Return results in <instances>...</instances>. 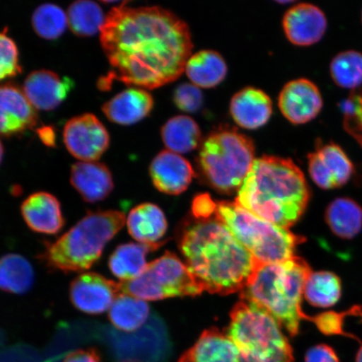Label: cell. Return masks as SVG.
Wrapping results in <instances>:
<instances>
[{"label": "cell", "mask_w": 362, "mask_h": 362, "mask_svg": "<svg viewBox=\"0 0 362 362\" xmlns=\"http://www.w3.org/2000/svg\"><path fill=\"white\" fill-rule=\"evenodd\" d=\"M230 112L236 124L246 129H257L268 123L273 104L262 90L246 88L234 95Z\"/></svg>", "instance_id": "cell-20"}, {"label": "cell", "mask_w": 362, "mask_h": 362, "mask_svg": "<svg viewBox=\"0 0 362 362\" xmlns=\"http://www.w3.org/2000/svg\"><path fill=\"white\" fill-rule=\"evenodd\" d=\"M124 223L122 211H88L55 242H45L38 259L52 271L66 274L88 270L100 259L107 244Z\"/></svg>", "instance_id": "cell-5"}, {"label": "cell", "mask_w": 362, "mask_h": 362, "mask_svg": "<svg viewBox=\"0 0 362 362\" xmlns=\"http://www.w3.org/2000/svg\"><path fill=\"white\" fill-rule=\"evenodd\" d=\"M40 137L42 138L43 142L47 146H52L54 142H55V135H54V131L49 128H45L39 131Z\"/></svg>", "instance_id": "cell-40"}, {"label": "cell", "mask_w": 362, "mask_h": 362, "mask_svg": "<svg viewBox=\"0 0 362 362\" xmlns=\"http://www.w3.org/2000/svg\"><path fill=\"white\" fill-rule=\"evenodd\" d=\"M341 107L344 129L362 147V86L350 92Z\"/></svg>", "instance_id": "cell-35"}, {"label": "cell", "mask_w": 362, "mask_h": 362, "mask_svg": "<svg viewBox=\"0 0 362 362\" xmlns=\"http://www.w3.org/2000/svg\"><path fill=\"white\" fill-rule=\"evenodd\" d=\"M35 281L33 265L25 257L11 253L0 257V289L4 292L24 294Z\"/></svg>", "instance_id": "cell-29"}, {"label": "cell", "mask_w": 362, "mask_h": 362, "mask_svg": "<svg viewBox=\"0 0 362 362\" xmlns=\"http://www.w3.org/2000/svg\"><path fill=\"white\" fill-rule=\"evenodd\" d=\"M156 248L141 243L120 244L108 259V268L121 282H129L138 278L148 265L146 257Z\"/></svg>", "instance_id": "cell-25"}, {"label": "cell", "mask_w": 362, "mask_h": 362, "mask_svg": "<svg viewBox=\"0 0 362 362\" xmlns=\"http://www.w3.org/2000/svg\"><path fill=\"white\" fill-rule=\"evenodd\" d=\"M151 309L146 301L120 293L108 312V320L116 329L124 332H137L146 324Z\"/></svg>", "instance_id": "cell-28"}, {"label": "cell", "mask_w": 362, "mask_h": 362, "mask_svg": "<svg viewBox=\"0 0 362 362\" xmlns=\"http://www.w3.org/2000/svg\"><path fill=\"white\" fill-rule=\"evenodd\" d=\"M349 315L362 317L361 308L355 306L351 308L350 310L343 312V313L327 311L315 316L306 315L305 320L313 322L320 332L325 334V336H341L358 339L355 334L348 333L344 329L346 317Z\"/></svg>", "instance_id": "cell-34"}, {"label": "cell", "mask_w": 362, "mask_h": 362, "mask_svg": "<svg viewBox=\"0 0 362 362\" xmlns=\"http://www.w3.org/2000/svg\"><path fill=\"white\" fill-rule=\"evenodd\" d=\"M174 101L180 110L194 112L200 110L203 94L200 88L192 83H183L175 90Z\"/></svg>", "instance_id": "cell-37"}, {"label": "cell", "mask_w": 362, "mask_h": 362, "mask_svg": "<svg viewBox=\"0 0 362 362\" xmlns=\"http://www.w3.org/2000/svg\"><path fill=\"white\" fill-rule=\"evenodd\" d=\"M311 272L307 262L296 256L275 264H259L241 291V300L268 312L289 336L296 337L307 315L301 303Z\"/></svg>", "instance_id": "cell-4"}, {"label": "cell", "mask_w": 362, "mask_h": 362, "mask_svg": "<svg viewBox=\"0 0 362 362\" xmlns=\"http://www.w3.org/2000/svg\"><path fill=\"white\" fill-rule=\"evenodd\" d=\"M122 293L120 284L98 273H84L75 278L69 288L71 304L88 315H101L110 309Z\"/></svg>", "instance_id": "cell-12"}, {"label": "cell", "mask_w": 362, "mask_h": 362, "mask_svg": "<svg viewBox=\"0 0 362 362\" xmlns=\"http://www.w3.org/2000/svg\"><path fill=\"white\" fill-rule=\"evenodd\" d=\"M185 71L197 87L212 88L225 79L228 74V66L218 52L206 49L192 55Z\"/></svg>", "instance_id": "cell-26"}, {"label": "cell", "mask_w": 362, "mask_h": 362, "mask_svg": "<svg viewBox=\"0 0 362 362\" xmlns=\"http://www.w3.org/2000/svg\"><path fill=\"white\" fill-rule=\"evenodd\" d=\"M63 362H103L100 353L96 348L71 351Z\"/></svg>", "instance_id": "cell-39"}, {"label": "cell", "mask_w": 362, "mask_h": 362, "mask_svg": "<svg viewBox=\"0 0 362 362\" xmlns=\"http://www.w3.org/2000/svg\"><path fill=\"white\" fill-rule=\"evenodd\" d=\"M214 215L259 264H275L294 257L305 238L251 214L235 202L216 203Z\"/></svg>", "instance_id": "cell-7"}, {"label": "cell", "mask_w": 362, "mask_h": 362, "mask_svg": "<svg viewBox=\"0 0 362 362\" xmlns=\"http://www.w3.org/2000/svg\"><path fill=\"white\" fill-rule=\"evenodd\" d=\"M65 146L81 161H96L110 147V137L100 120L90 113L72 117L63 132Z\"/></svg>", "instance_id": "cell-10"}, {"label": "cell", "mask_w": 362, "mask_h": 362, "mask_svg": "<svg viewBox=\"0 0 362 362\" xmlns=\"http://www.w3.org/2000/svg\"><path fill=\"white\" fill-rule=\"evenodd\" d=\"M153 98L148 90L132 88L123 90L103 104L102 110L112 123L131 125L147 117L153 110Z\"/></svg>", "instance_id": "cell-21"}, {"label": "cell", "mask_w": 362, "mask_h": 362, "mask_svg": "<svg viewBox=\"0 0 362 362\" xmlns=\"http://www.w3.org/2000/svg\"><path fill=\"white\" fill-rule=\"evenodd\" d=\"M36 124L37 113L23 90L13 85H0V135L21 134Z\"/></svg>", "instance_id": "cell-16"}, {"label": "cell", "mask_w": 362, "mask_h": 362, "mask_svg": "<svg viewBox=\"0 0 362 362\" xmlns=\"http://www.w3.org/2000/svg\"><path fill=\"white\" fill-rule=\"evenodd\" d=\"M68 25L67 16L61 7L45 4L35 11L33 25L35 33L45 40H56L65 33Z\"/></svg>", "instance_id": "cell-33"}, {"label": "cell", "mask_w": 362, "mask_h": 362, "mask_svg": "<svg viewBox=\"0 0 362 362\" xmlns=\"http://www.w3.org/2000/svg\"><path fill=\"white\" fill-rule=\"evenodd\" d=\"M236 346L218 329L205 330L178 362H238Z\"/></svg>", "instance_id": "cell-23"}, {"label": "cell", "mask_w": 362, "mask_h": 362, "mask_svg": "<svg viewBox=\"0 0 362 362\" xmlns=\"http://www.w3.org/2000/svg\"><path fill=\"white\" fill-rule=\"evenodd\" d=\"M161 136L167 151L179 155L193 151L202 142L200 127L191 117L185 115L167 121L161 129Z\"/></svg>", "instance_id": "cell-27"}, {"label": "cell", "mask_w": 362, "mask_h": 362, "mask_svg": "<svg viewBox=\"0 0 362 362\" xmlns=\"http://www.w3.org/2000/svg\"><path fill=\"white\" fill-rule=\"evenodd\" d=\"M21 211L27 226L35 233L57 235L64 228L60 202L48 192L31 194L23 202Z\"/></svg>", "instance_id": "cell-18"}, {"label": "cell", "mask_w": 362, "mask_h": 362, "mask_svg": "<svg viewBox=\"0 0 362 362\" xmlns=\"http://www.w3.org/2000/svg\"><path fill=\"white\" fill-rule=\"evenodd\" d=\"M226 334L239 352L238 362H293V348L268 312L241 300L230 312Z\"/></svg>", "instance_id": "cell-6"}, {"label": "cell", "mask_w": 362, "mask_h": 362, "mask_svg": "<svg viewBox=\"0 0 362 362\" xmlns=\"http://www.w3.org/2000/svg\"><path fill=\"white\" fill-rule=\"evenodd\" d=\"M71 184L86 202H100L115 189L111 171L97 161L76 163L71 170Z\"/></svg>", "instance_id": "cell-19"}, {"label": "cell", "mask_w": 362, "mask_h": 362, "mask_svg": "<svg viewBox=\"0 0 362 362\" xmlns=\"http://www.w3.org/2000/svg\"><path fill=\"white\" fill-rule=\"evenodd\" d=\"M3 156H4V147H3L2 143L0 142V163H1V161H2Z\"/></svg>", "instance_id": "cell-42"}, {"label": "cell", "mask_w": 362, "mask_h": 362, "mask_svg": "<svg viewBox=\"0 0 362 362\" xmlns=\"http://www.w3.org/2000/svg\"><path fill=\"white\" fill-rule=\"evenodd\" d=\"M356 362H362V346H361L358 352H357Z\"/></svg>", "instance_id": "cell-41"}, {"label": "cell", "mask_w": 362, "mask_h": 362, "mask_svg": "<svg viewBox=\"0 0 362 362\" xmlns=\"http://www.w3.org/2000/svg\"><path fill=\"white\" fill-rule=\"evenodd\" d=\"M282 115L293 124H305L315 119L323 107L318 87L311 81L300 78L289 81L279 94Z\"/></svg>", "instance_id": "cell-13"}, {"label": "cell", "mask_w": 362, "mask_h": 362, "mask_svg": "<svg viewBox=\"0 0 362 362\" xmlns=\"http://www.w3.org/2000/svg\"><path fill=\"white\" fill-rule=\"evenodd\" d=\"M329 72L338 87L351 90L362 86V54L356 51L339 53L333 58Z\"/></svg>", "instance_id": "cell-32"}, {"label": "cell", "mask_w": 362, "mask_h": 362, "mask_svg": "<svg viewBox=\"0 0 362 362\" xmlns=\"http://www.w3.org/2000/svg\"><path fill=\"white\" fill-rule=\"evenodd\" d=\"M120 288L122 293L144 301L197 296L203 292L187 265L170 252L149 262L138 278L120 283Z\"/></svg>", "instance_id": "cell-9"}, {"label": "cell", "mask_w": 362, "mask_h": 362, "mask_svg": "<svg viewBox=\"0 0 362 362\" xmlns=\"http://www.w3.org/2000/svg\"><path fill=\"white\" fill-rule=\"evenodd\" d=\"M308 165L310 178L317 187L323 189L344 187L354 173V165L349 157L333 142L319 144L308 156Z\"/></svg>", "instance_id": "cell-11"}, {"label": "cell", "mask_w": 362, "mask_h": 362, "mask_svg": "<svg viewBox=\"0 0 362 362\" xmlns=\"http://www.w3.org/2000/svg\"><path fill=\"white\" fill-rule=\"evenodd\" d=\"M283 26L289 42L298 47H309L324 37L327 19L318 6L303 3L285 13Z\"/></svg>", "instance_id": "cell-14"}, {"label": "cell", "mask_w": 362, "mask_h": 362, "mask_svg": "<svg viewBox=\"0 0 362 362\" xmlns=\"http://www.w3.org/2000/svg\"><path fill=\"white\" fill-rule=\"evenodd\" d=\"M305 362H339L337 352L332 347L320 344L311 347L305 354Z\"/></svg>", "instance_id": "cell-38"}, {"label": "cell", "mask_w": 362, "mask_h": 362, "mask_svg": "<svg viewBox=\"0 0 362 362\" xmlns=\"http://www.w3.org/2000/svg\"><path fill=\"white\" fill-rule=\"evenodd\" d=\"M310 192L304 173L289 158H256L236 202L260 218L288 229L304 214Z\"/></svg>", "instance_id": "cell-3"}, {"label": "cell", "mask_w": 362, "mask_h": 362, "mask_svg": "<svg viewBox=\"0 0 362 362\" xmlns=\"http://www.w3.org/2000/svg\"><path fill=\"white\" fill-rule=\"evenodd\" d=\"M149 174L158 191L180 194L192 183L194 172L187 158L179 153L164 151L153 158Z\"/></svg>", "instance_id": "cell-17"}, {"label": "cell", "mask_w": 362, "mask_h": 362, "mask_svg": "<svg viewBox=\"0 0 362 362\" xmlns=\"http://www.w3.org/2000/svg\"><path fill=\"white\" fill-rule=\"evenodd\" d=\"M129 233L136 241L158 249L163 243L168 225L160 207L143 203L130 211L127 219Z\"/></svg>", "instance_id": "cell-22"}, {"label": "cell", "mask_w": 362, "mask_h": 362, "mask_svg": "<svg viewBox=\"0 0 362 362\" xmlns=\"http://www.w3.org/2000/svg\"><path fill=\"white\" fill-rule=\"evenodd\" d=\"M179 245L189 271L211 293L242 291L259 264L215 215L185 223Z\"/></svg>", "instance_id": "cell-2"}, {"label": "cell", "mask_w": 362, "mask_h": 362, "mask_svg": "<svg viewBox=\"0 0 362 362\" xmlns=\"http://www.w3.org/2000/svg\"><path fill=\"white\" fill-rule=\"evenodd\" d=\"M325 220L334 236L354 238L362 230V207L351 198L338 197L329 204Z\"/></svg>", "instance_id": "cell-24"}, {"label": "cell", "mask_w": 362, "mask_h": 362, "mask_svg": "<svg viewBox=\"0 0 362 362\" xmlns=\"http://www.w3.org/2000/svg\"><path fill=\"white\" fill-rule=\"evenodd\" d=\"M255 160L252 140L230 127L214 130L204 140L199 153L204 177L224 194L239 191Z\"/></svg>", "instance_id": "cell-8"}, {"label": "cell", "mask_w": 362, "mask_h": 362, "mask_svg": "<svg viewBox=\"0 0 362 362\" xmlns=\"http://www.w3.org/2000/svg\"><path fill=\"white\" fill-rule=\"evenodd\" d=\"M101 44L111 66L101 81L156 89L178 79L192 56L191 31L185 21L161 7L112 8L102 27Z\"/></svg>", "instance_id": "cell-1"}, {"label": "cell", "mask_w": 362, "mask_h": 362, "mask_svg": "<svg viewBox=\"0 0 362 362\" xmlns=\"http://www.w3.org/2000/svg\"><path fill=\"white\" fill-rule=\"evenodd\" d=\"M341 294V280L332 272H311L306 280L304 296L311 305L327 309L337 304Z\"/></svg>", "instance_id": "cell-30"}, {"label": "cell", "mask_w": 362, "mask_h": 362, "mask_svg": "<svg viewBox=\"0 0 362 362\" xmlns=\"http://www.w3.org/2000/svg\"><path fill=\"white\" fill-rule=\"evenodd\" d=\"M361 21H362V12H361Z\"/></svg>", "instance_id": "cell-43"}, {"label": "cell", "mask_w": 362, "mask_h": 362, "mask_svg": "<svg viewBox=\"0 0 362 362\" xmlns=\"http://www.w3.org/2000/svg\"><path fill=\"white\" fill-rule=\"evenodd\" d=\"M67 19L72 33L79 36H92L101 31L106 17L97 3L79 0L68 8Z\"/></svg>", "instance_id": "cell-31"}, {"label": "cell", "mask_w": 362, "mask_h": 362, "mask_svg": "<svg viewBox=\"0 0 362 362\" xmlns=\"http://www.w3.org/2000/svg\"><path fill=\"white\" fill-rule=\"evenodd\" d=\"M21 72L19 52L15 42L0 33V81L13 78Z\"/></svg>", "instance_id": "cell-36"}, {"label": "cell", "mask_w": 362, "mask_h": 362, "mask_svg": "<svg viewBox=\"0 0 362 362\" xmlns=\"http://www.w3.org/2000/svg\"><path fill=\"white\" fill-rule=\"evenodd\" d=\"M74 87V81L47 70L31 72L27 76L23 93L35 110H55L64 102Z\"/></svg>", "instance_id": "cell-15"}]
</instances>
